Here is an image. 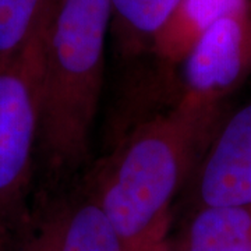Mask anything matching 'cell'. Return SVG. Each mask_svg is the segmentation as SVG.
<instances>
[{"label": "cell", "mask_w": 251, "mask_h": 251, "mask_svg": "<svg viewBox=\"0 0 251 251\" xmlns=\"http://www.w3.org/2000/svg\"><path fill=\"white\" fill-rule=\"evenodd\" d=\"M11 243H13V230L0 225V251H11Z\"/></svg>", "instance_id": "11"}, {"label": "cell", "mask_w": 251, "mask_h": 251, "mask_svg": "<svg viewBox=\"0 0 251 251\" xmlns=\"http://www.w3.org/2000/svg\"><path fill=\"white\" fill-rule=\"evenodd\" d=\"M179 251H251V205L198 206Z\"/></svg>", "instance_id": "8"}, {"label": "cell", "mask_w": 251, "mask_h": 251, "mask_svg": "<svg viewBox=\"0 0 251 251\" xmlns=\"http://www.w3.org/2000/svg\"><path fill=\"white\" fill-rule=\"evenodd\" d=\"M112 20L128 49L152 46L180 0H109Z\"/></svg>", "instance_id": "9"}, {"label": "cell", "mask_w": 251, "mask_h": 251, "mask_svg": "<svg viewBox=\"0 0 251 251\" xmlns=\"http://www.w3.org/2000/svg\"><path fill=\"white\" fill-rule=\"evenodd\" d=\"M109 0H56L48 27L38 161L50 179L78 171L98 110Z\"/></svg>", "instance_id": "2"}, {"label": "cell", "mask_w": 251, "mask_h": 251, "mask_svg": "<svg viewBox=\"0 0 251 251\" xmlns=\"http://www.w3.org/2000/svg\"><path fill=\"white\" fill-rule=\"evenodd\" d=\"M54 1L27 39L0 56V225L13 232L32 205L48 27Z\"/></svg>", "instance_id": "3"}, {"label": "cell", "mask_w": 251, "mask_h": 251, "mask_svg": "<svg viewBox=\"0 0 251 251\" xmlns=\"http://www.w3.org/2000/svg\"><path fill=\"white\" fill-rule=\"evenodd\" d=\"M250 4L251 0H180L151 49L165 62L181 63L215 23Z\"/></svg>", "instance_id": "7"}, {"label": "cell", "mask_w": 251, "mask_h": 251, "mask_svg": "<svg viewBox=\"0 0 251 251\" xmlns=\"http://www.w3.org/2000/svg\"><path fill=\"white\" fill-rule=\"evenodd\" d=\"M11 251H125L88 191L32 202L13 232Z\"/></svg>", "instance_id": "5"}, {"label": "cell", "mask_w": 251, "mask_h": 251, "mask_svg": "<svg viewBox=\"0 0 251 251\" xmlns=\"http://www.w3.org/2000/svg\"><path fill=\"white\" fill-rule=\"evenodd\" d=\"M183 64V97L224 108L251 75V4L221 18L190 49Z\"/></svg>", "instance_id": "4"}, {"label": "cell", "mask_w": 251, "mask_h": 251, "mask_svg": "<svg viewBox=\"0 0 251 251\" xmlns=\"http://www.w3.org/2000/svg\"><path fill=\"white\" fill-rule=\"evenodd\" d=\"M159 251H171V249H169V246H168V243H166V244H165V246H163V247H162V249Z\"/></svg>", "instance_id": "12"}, {"label": "cell", "mask_w": 251, "mask_h": 251, "mask_svg": "<svg viewBox=\"0 0 251 251\" xmlns=\"http://www.w3.org/2000/svg\"><path fill=\"white\" fill-rule=\"evenodd\" d=\"M52 0H0V56L13 52L31 34Z\"/></svg>", "instance_id": "10"}, {"label": "cell", "mask_w": 251, "mask_h": 251, "mask_svg": "<svg viewBox=\"0 0 251 251\" xmlns=\"http://www.w3.org/2000/svg\"><path fill=\"white\" fill-rule=\"evenodd\" d=\"M191 177L197 208L251 205V99L222 120Z\"/></svg>", "instance_id": "6"}, {"label": "cell", "mask_w": 251, "mask_h": 251, "mask_svg": "<svg viewBox=\"0 0 251 251\" xmlns=\"http://www.w3.org/2000/svg\"><path fill=\"white\" fill-rule=\"evenodd\" d=\"M222 109L181 97L137 126L88 187L125 251H159L171 205L222 123Z\"/></svg>", "instance_id": "1"}]
</instances>
